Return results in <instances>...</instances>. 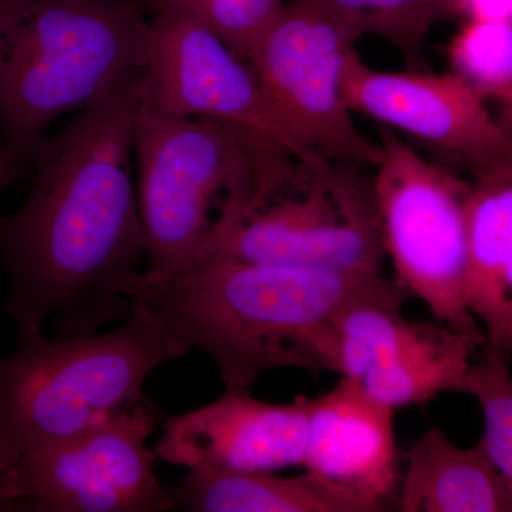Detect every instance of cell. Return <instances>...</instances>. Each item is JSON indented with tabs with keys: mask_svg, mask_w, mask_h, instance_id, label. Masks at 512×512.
<instances>
[{
	"mask_svg": "<svg viewBox=\"0 0 512 512\" xmlns=\"http://www.w3.org/2000/svg\"><path fill=\"white\" fill-rule=\"evenodd\" d=\"M137 80L47 134L25 204L0 217L3 309L18 338L46 320L60 336L93 335L133 312L128 286L147 256L134 160Z\"/></svg>",
	"mask_w": 512,
	"mask_h": 512,
	"instance_id": "1",
	"label": "cell"
},
{
	"mask_svg": "<svg viewBox=\"0 0 512 512\" xmlns=\"http://www.w3.org/2000/svg\"><path fill=\"white\" fill-rule=\"evenodd\" d=\"M187 346L210 357L227 390H249L278 369L349 373L350 340L336 315L355 303L400 309L412 298L396 279L328 269L212 259L167 284L138 272L128 288Z\"/></svg>",
	"mask_w": 512,
	"mask_h": 512,
	"instance_id": "2",
	"label": "cell"
},
{
	"mask_svg": "<svg viewBox=\"0 0 512 512\" xmlns=\"http://www.w3.org/2000/svg\"><path fill=\"white\" fill-rule=\"evenodd\" d=\"M151 40L143 0H0V116L23 173L53 121L136 82Z\"/></svg>",
	"mask_w": 512,
	"mask_h": 512,
	"instance_id": "3",
	"label": "cell"
},
{
	"mask_svg": "<svg viewBox=\"0 0 512 512\" xmlns=\"http://www.w3.org/2000/svg\"><path fill=\"white\" fill-rule=\"evenodd\" d=\"M188 352L141 303L104 335L19 336L16 352L0 356V473L33 448L133 409L148 376Z\"/></svg>",
	"mask_w": 512,
	"mask_h": 512,
	"instance_id": "4",
	"label": "cell"
},
{
	"mask_svg": "<svg viewBox=\"0 0 512 512\" xmlns=\"http://www.w3.org/2000/svg\"><path fill=\"white\" fill-rule=\"evenodd\" d=\"M282 154L292 156L225 121L138 107L134 160L147 241L144 278L167 284L200 264L215 234L251 198L259 174Z\"/></svg>",
	"mask_w": 512,
	"mask_h": 512,
	"instance_id": "5",
	"label": "cell"
},
{
	"mask_svg": "<svg viewBox=\"0 0 512 512\" xmlns=\"http://www.w3.org/2000/svg\"><path fill=\"white\" fill-rule=\"evenodd\" d=\"M360 170L296 160L275 165L256 181L245 207L217 232L198 265L228 259L382 274L386 251L373 178Z\"/></svg>",
	"mask_w": 512,
	"mask_h": 512,
	"instance_id": "6",
	"label": "cell"
},
{
	"mask_svg": "<svg viewBox=\"0 0 512 512\" xmlns=\"http://www.w3.org/2000/svg\"><path fill=\"white\" fill-rule=\"evenodd\" d=\"M380 146L373 191L394 279L441 325L480 348L484 330L466 298L473 184L424 160L393 128H380Z\"/></svg>",
	"mask_w": 512,
	"mask_h": 512,
	"instance_id": "7",
	"label": "cell"
},
{
	"mask_svg": "<svg viewBox=\"0 0 512 512\" xmlns=\"http://www.w3.org/2000/svg\"><path fill=\"white\" fill-rule=\"evenodd\" d=\"M362 35L316 3L292 0L248 60L286 133L316 163L367 168L382 158L343 97L346 57Z\"/></svg>",
	"mask_w": 512,
	"mask_h": 512,
	"instance_id": "8",
	"label": "cell"
},
{
	"mask_svg": "<svg viewBox=\"0 0 512 512\" xmlns=\"http://www.w3.org/2000/svg\"><path fill=\"white\" fill-rule=\"evenodd\" d=\"M160 410L147 397L133 409L23 454L6 471L19 511L167 512L170 485L156 474L147 446Z\"/></svg>",
	"mask_w": 512,
	"mask_h": 512,
	"instance_id": "9",
	"label": "cell"
},
{
	"mask_svg": "<svg viewBox=\"0 0 512 512\" xmlns=\"http://www.w3.org/2000/svg\"><path fill=\"white\" fill-rule=\"evenodd\" d=\"M148 10L153 40L137 80L140 109L225 121L278 144L303 164L326 165L286 133L247 60L190 13L171 6Z\"/></svg>",
	"mask_w": 512,
	"mask_h": 512,
	"instance_id": "10",
	"label": "cell"
},
{
	"mask_svg": "<svg viewBox=\"0 0 512 512\" xmlns=\"http://www.w3.org/2000/svg\"><path fill=\"white\" fill-rule=\"evenodd\" d=\"M343 97L353 113L419 137L470 164L476 180L512 174V133L454 73L379 72L356 49L346 57Z\"/></svg>",
	"mask_w": 512,
	"mask_h": 512,
	"instance_id": "11",
	"label": "cell"
},
{
	"mask_svg": "<svg viewBox=\"0 0 512 512\" xmlns=\"http://www.w3.org/2000/svg\"><path fill=\"white\" fill-rule=\"evenodd\" d=\"M308 397L291 403L227 390L214 402L164 416L158 460L187 470L276 471L305 461Z\"/></svg>",
	"mask_w": 512,
	"mask_h": 512,
	"instance_id": "12",
	"label": "cell"
},
{
	"mask_svg": "<svg viewBox=\"0 0 512 512\" xmlns=\"http://www.w3.org/2000/svg\"><path fill=\"white\" fill-rule=\"evenodd\" d=\"M393 412L360 380L340 377L328 393L308 397L303 467L384 510L402 480Z\"/></svg>",
	"mask_w": 512,
	"mask_h": 512,
	"instance_id": "13",
	"label": "cell"
},
{
	"mask_svg": "<svg viewBox=\"0 0 512 512\" xmlns=\"http://www.w3.org/2000/svg\"><path fill=\"white\" fill-rule=\"evenodd\" d=\"M467 306L485 356H512V174L476 180L468 201Z\"/></svg>",
	"mask_w": 512,
	"mask_h": 512,
	"instance_id": "14",
	"label": "cell"
},
{
	"mask_svg": "<svg viewBox=\"0 0 512 512\" xmlns=\"http://www.w3.org/2000/svg\"><path fill=\"white\" fill-rule=\"evenodd\" d=\"M400 480L403 512H512V485L481 443L458 447L440 427L427 430L406 454Z\"/></svg>",
	"mask_w": 512,
	"mask_h": 512,
	"instance_id": "15",
	"label": "cell"
},
{
	"mask_svg": "<svg viewBox=\"0 0 512 512\" xmlns=\"http://www.w3.org/2000/svg\"><path fill=\"white\" fill-rule=\"evenodd\" d=\"M175 510L194 512H377L345 488L305 470L299 476L274 471L187 470L170 485Z\"/></svg>",
	"mask_w": 512,
	"mask_h": 512,
	"instance_id": "16",
	"label": "cell"
},
{
	"mask_svg": "<svg viewBox=\"0 0 512 512\" xmlns=\"http://www.w3.org/2000/svg\"><path fill=\"white\" fill-rule=\"evenodd\" d=\"M476 349L470 340L460 339L440 352L373 363L360 382L373 399L393 410L429 402L441 393H463Z\"/></svg>",
	"mask_w": 512,
	"mask_h": 512,
	"instance_id": "17",
	"label": "cell"
},
{
	"mask_svg": "<svg viewBox=\"0 0 512 512\" xmlns=\"http://www.w3.org/2000/svg\"><path fill=\"white\" fill-rule=\"evenodd\" d=\"M335 326L343 335L362 343L373 363L440 352L457 340L466 339L441 323L410 322L403 318L400 309L369 302L355 303L340 311Z\"/></svg>",
	"mask_w": 512,
	"mask_h": 512,
	"instance_id": "18",
	"label": "cell"
},
{
	"mask_svg": "<svg viewBox=\"0 0 512 512\" xmlns=\"http://www.w3.org/2000/svg\"><path fill=\"white\" fill-rule=\"evenodd\" d=\"M363 33L392 43L409 70H426L423 42L429 30L453 13L451 0H309Z\"/></svg>",
	"mask_w": 512,
	"mask_h": 512,
	"instance_id": "19",
	"label": "cell"
},
{
	"mask_svg": "<svg viewBox=\"0 0 512 512\" xmlns=\"http://www.w3.org/2000/svg\"><path fill=\"white\" fill-rule=\"evenodd\" d=\"M448 59L478 96L512 103V22L468 20L451 39Z\"/></svg>",
	"mask_w": 512,
	"mask_h": 512,
	"instance_id": "20",
	"label": "cell"
},
{
	"mask_svg": "<svg viewBox=\"0 0 512 512\" xmlns=\"http://www.w3.org/2000/svg\"><path fill=\"white\" fill-rule=\"evenodd\" d=\"M148 5L171 6L190 13L248 62L286 3L284 0H148Z\"/></svg>",
	"mask_w": 512,
	"mask_h": 512,
	"instance_id": "21",
	"label": "cell"
},
{
	"mask_svg": "<svg viewBox=\"0 0 512 512\" xmlns=\"http://www.w3.org/2000/svg\"><path fill=\"white\" fill-rule=\"evenodd\" d=\"M510 360L485 356L468 370L463 393L476 397L484 414L485 453L512 485V376Z\"/></svg>",
	"mask_w": 512,
	"mask_h": 512,
	"instance_id": "22",
	"label": "cell"
},
{
	"mask_svg": "<svg viewBox=\"0 0 512 512\" xmlns=\"http://www.w3.org/2000/svg\"><path fill=\"white\" fill-rule=\"evenodd\" d=\"M464 13L468 20L512 22V0H453V13Z\"/></svg>",
	"mask_w": 512,
	"mask_h": 512,
	"instance_id": "23",
	"label": "cell"
},
{
	"mask_svg": "<svg viewBox=\"0 0 512 512\" xmlns=\"http://www.w3.org/2000/svg\"><path fill=\"white\" fill-rule=\"evenodd\" d=\"M22 174L25 173L10 153L5 126H3L2 116H0V191L15 183L16 178H19Z\"/></svg>",
	"mask_w": 512,
	"mask_h": 512,
	"instance_id": "24",
	"label": "cell"
},
{
	"mask_svg": "<svg viewBox=\"0 0 512 512\" xmlns=\"http://www.w3.org/2000/svg\"><path fill=\"white\" fill-rule=\"evenodd\" d=\"M19 511L18 504L10 497L6 473H0V512Z\"/></svg>",
	"mask_w": 512,
	"mask_h": 512,
	"instance_id": "25",
	"label": "cell"
},
{
	"mask_svg": "<svg viewBox=\"0 0 512 512\" xmlns=\"http://www.w3.org/2000/svg\"><path fill=\"white\" fill-rule=\"evenodd\" d=\"M498 120L512 133V103L507 104V106H501V114Z\"/></svg>",
	"mask_w": 512,
	"mask_h": 512,
	"instance_id": "26",
	"label": "cell"
},
{
	"mask_svg": "<svg viewBox=\"0 0 512 512\" xmlns=\"http://www.w3.org/2000/svg\"><path fill=\"white\" fill-rule=\"evenodd\" d=\"M451 5H453V0H451Z\"/></svg>",
	"mask_w": 512,
	"mask_h": 512,
	"instance_id": "27",
	"label": "cell"
}]
</instances>
